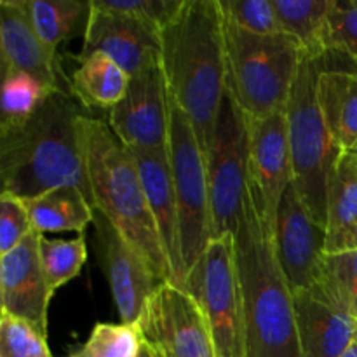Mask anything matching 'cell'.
<instances>
[{
	"label": "cell",
	"instance_id": "cell-1",
	"mask_svg": "<svg viewBox=\"0 0 357 357\" xmlns=\"http://www.w3.org/2000/svg\"><path fill=\"white\" fill-rule=\"evenodd\" d=\"M84 115L72 94L54 91L28 121L0 131L2 192L30 201L75 187L94 208L80 136Z\"/></svg>",
	"mask_w": 357,
	"mask_h": 357
},
{
	"label": "cell",
	"instance_id": "cell-2",
	"mask_svg": "<svg viewBox=\"0 0 357 357\" xmlns=\"http://www.w3.org/2000/svg\"><path fill=\"white\" fill-rule=\"evenodd\" d=\"M160 68L171 101L190 119L206 157L225 96V37L218 0H185L160 31Z\"/></svg>",
	"mask_w": 357,
	"mask_h": 357
},
{
	"label": "cell",
	"instance_id": "cell-3",
	"mask_svg": "<svg viewBox=\"0 0 357 357\" xmlns=\"http://www.w3.org/2000/svg\"><path fill=\"white\" fill-rule=\"evenodd\" d=\"M246 357H302L293 293L279 268L265 206L251 180L236 234Z\"/></svg>",
	"mask_w": 357,
	"mask_h": 357
},
{
	"label": "cell",
	"instance_id": "cell-4",
	"mask_svg": "<svg viewBox=\"0 0 357 357\" xmlns=\"http://www.w3.org/2000/svg\"><path fill=\"white\" fill-rule=\"evenodd\" d=\"M80 136L94 209L145 257L160 281L171 282L169 261L150 213L132 152L103 119L84 115L80 119Z\"/></svg>",
	"mask_w": 357,
	"mask_h": 357
},
{
	"label": "cell",
	"instance_id": "cell-5",
	"mask_svg": "<svg viewBox=\"0 0 357 357\" xmlns=\"http://www.w3.org/2000/svg\"><path fill=\"white\" fill-rule=\"evenodd\" d=\"M223 37L225 91L241 110L250 119L284 112L303 58L298 42L286 33H250L225 20Z\"/></svg>",
	"mask_w": 357,
	"mask_h": 357
},
{
	"label": "cell",
	"instance_id": "cell-6",
	"mask_svg": "<svg viewBox=\"0 0 357 357\" xmlns=\"http://www.w3.org/2000/svg\"><path fill=\"white\" fill-rule=\"evenodd\" d=\"M328 56L312 59L303 54L286 105L293 183L310 215L324 229L328 181L331 169L342 153L328 131L317 101V80L321 72L326 68Z\"/></svg>",
	"mask_w": 357,
	"mask_h": 357
},
{
	"label": "cell",
	"instance_id": "cell-7",
	"mask_svg": "<svg viewBox=\"0 0 357 357\" xmlns=\"http://www.w3.org/2000/svg\"><path fill=\"white\" fill-rule=\"evenodd\" d=\"M211 331L218 357H246L243 288L232 234L211 241L185 278Z\"/></svg>",
	"mask_w": 357,
	"mask_h": 357
},
{
	"label": "cell",
	"instance_id": "cell-8",
	"mask_svg": "<svg viewBox=\"0 0 357 357\" xmlns=\"http://www.w3.org/2000/svg\"><path fill=\"white\" fill-rule=\"evenodd\" d=\"M213 241L236 234L250 185V117L225 91L206 153Z\"/></svg>",
	"mask_w": 357,
	"mask_h": 357
},
{
	"label": "cell",
	"instance_id": "cell-9",
	"mask_svg": "<svg viewBox=\"0 0 357 357\" xmlns=\"http://www.w3.org/2000/svg\"><path fill=\"white\" fill-rule=\"evenodd\" d=\"M169 162L180 215L185 278L213 241L211 201L206 157L190 119L169 98Z\"/></svg>",
	"mask_w": 357,
	"mask_h": 357
},
{
	"label": "cell",
	"instance_id": "cell-10",
	"mask_svg": "<svg viewBox=\"0 0 357 357\" xmlns=\"http://www.w3.org/2000/svg\"><path fill=\"white\" fill-rule=\"evenodd\" d=\"M136 326L143 342L166 357H218L197 303L171 282L160 284L150 296Z\"/></svg>",
	"mask_w": 357,
	"mask_h": 357
},
{
	"label": "cell",
	"instance_id": "cell-11",
	"mask_svg": "<svg viewBox=\"0 0 357 357\" xmlns=\"http://www.w3.org/2000/svg\"><path fill=\"white\" fill-rule=\"evenodd\" d=\"M272 241L279 268L293 295L319 284L326 257V229L310 215L293 181L279 202Z\"/></svg>",
	"mask_w": 357,
	"mask_h": 357
},
{
	"label": "cell",
	"instance_id": "cell-12",
	"mask_svg": "<svg viewBox=\"0 0 357 357\" xmlns=\"http://www.w3.org/2000/svg\"><path fill=\"white\" fill-rule=\"evenodd\" d=\"M169 93L160 63L131 77L124 98L108 112V126L128 149L169 152Z\"/></svg>",
	"mask_w": 357,
	"mask_h": 357
},
{
	"label": "cell",
	"instance_id": "cell-13",
	"mask_svg": "<svg viewBox=\"0 0 357 357\" xmlns=\"http://www.w3.org/2000/svg\"><path fill=\"white\" fill-rule=\"evenodd\" d=\"M100 215V213H98ZM96 243L103 271L122 324H138L146 302L164 284L152 265L138 253L114 225L100 215L96 218Z\"/></svg>",
	"mask_w": 357,
	"mask_h": 357
},
{
	"label": "cell",
	"instance_id": "cell-14",
	"mask_svg": "<svg viewBox=\"0 0 357 357\" xmlns=\"http://www.w3.org/2000/svg\"><path fill=\"white\" fill-rule=\"evenodd\" d=\"M108 56L129 77L160 63V31L145 23L101 9L91 0V14L77 59L91 54Z\"/></svg>",
	"mask_w": 357,
	"mask_h": 357
},
{
	"label": "cell",
	"instance_id": "cell-15",
	"mask_svg": "<svg viewBox=\"0 0 357 357\" xmlns=\"http://www.w3.org/2000/svg\"><path fill=\"white\" fill-rule=\"evenodd\" d=\"M40 232L30 236L0 255V302L2 314L26 321L42 337L47 338V310L52 295L38 258Z\"/></svg>",
	"mask_w": 357,
	"mask_h": 357
},
{
	"label": "cell",
	"instance_id": "cell-16",
	"mask_svg": "<svg viewBox=\"0 0 357 357\" xmlns=\"http://www.w3.org/2000/svg\"><path fill=\"white\" fill-rule=\"evenodd\" d=\"M0 59L2 77L24 72L52 91L72 94V80L63 72L58 51L38 37L21 0H0Z\"/></svg>",
	"mask_w": 357,
	"mask_h": 357
},
{
	"label": "cell",
	"instance_id": "cell-17",
	"mask_svg": "<svg viewBox=\"0 0 357 357\" xmlns=\"http://www.w3.org/2000/svg\"><path fill=\"white\" fill-rule=\"evenodd\" d=\"M250 171L272 230L282 194L293 181L286 110L250 119Z\"/></svg>",
	"mask_w": 357,
	"mask_h": 357
},
{
	"label": "cell",
	"instance_id": "cell-18",
	"mask_svg": "<svg viewBox=\"0 0 357 357\" xmlns=\"http://www.w3.org/2000/svg\"><path fill=\"white\" fill-rule=\"evenodd\" d=\"M302 357H340L357 338V321L323 284L293 295Z\"/></svg>",
	"mask_w": 357,
	"mask_h": 357
},
{
	"label": "cell",
	"instance_id": "cell-19",
	"mask_svg": "<svg viewBox=\"0 0 357 357\" xmlns=\"http://www.w3.org/2000/svg\"><path fill=\"white\" fill-rule=\"evenodd\" d=\"M129 150L135 155L150 213L155 220L157 232H159L164 253L169 261L171 274H173L171 284L183 289L185 267L180 244V215H178L169 152H150V150L139 149Z\"/></svg>",
	"mask_w": 357,
	"mask_h": 357
},
{
	"label": "cell",
	"instance_id": "cell-20",
	"mask_svg": "<svg viewBox=\"0 0 357 357\" xmlns=\"http://www.w3.org/2000/svg\"><path fill=\"white\" fill-rule=\"evenodd\" d=\"M357 250V159L342 152L331 169L326 201V255Z\"/></svg>",
	"mask_w": 357,
	"mask_h": 357
},
{
	"label": "cell",
	"instance_id": "cell-21",
	"mask_svg": "<svg viewBox=\"0 0 357 357\" xmlns=\"http://www.w3.org/2000/svg\"><path fill=\"white\" fill-rule=\"evenodd\" d=\"M317 101L324 122L342 152L357 146V72L328 66L317 80Z\"/></svg>",
	"mask_w": 357,
	"mask_h": 357
},
{
	"label": "cell",
	"instance_id": "cell-22",
	"mask_svg": "<svg viewBox=\"0 0 357 357\" xmlns=\"http://www.w3.org/2000/svg\"><path fill=\"white\" fill-rule=\"evenodd\" d=\"M26 202L37 232H79L94 222V208L75 187H58Z\"/></svg>",
	"mask_w": 357,
	"mask_h": 357
},
{
	"label": "cell",
	"instance_id": "cell-23",
	"mask_svg": "<svg viewBox=\"0 0 357 357\" xmlns=\"http://www.w3.org/2000/svg\"><path fill=\"white\" fill-rule=\"evenodd\" d=\"M72 96L87 108L110 112L124 98L131 77L112 58L96 52L80 59L72 75Z\"/></svg>",
	"mask_w": 357,
	"mask_h": 357
},
{
	"label": "cell",
	"instance_id": "cell-24",
	"mask_svg": "<svg viewBox=\"0 0 357 357\" xmlns=\"http://www.w3.org/2000/svg\"><path fill=\"white\" fill-rule=\"evenodd\" d=\"M282 33L295 38L312 59L328 56V17L331 0H272Z\"/></svg>",
	"mask_w": 357,
	"mask_h": 357
},
{
	"label": "cell",
	"instance_id": "cell-25",
	"mask_svg": "<svg viewBox=\"0 0 357 357\" xmlns=\"http://www.w3.org/2000/svg\"><path fill=\"white\" fill-rule=\"evenodd\" d=\"M31 26L51 47L79 33H86L91 0H21Z\"/></svg>",
	"mask_w": 357,
	"mask_h": 357
},
{
	"label": "cell",
	"instance_id": "cell-26",
	"mask_svg": "<svg viewBox=\"0 0 357 357\" xmlns=\"http://www.w3.org/2000/svg\"><path fill=\"white\" fill-rule=\"evenodd\" d=\"M54 91L24 72L2 77V114L0 131L28 121Z\"/></svg>",
	"mask_w": 357,
	"mask_h": 357
},
{
	"label": "cell",
	"instance_id": "cell-27",
	"mask_svg": "<svg viewBox=\"0 0 357 357\" xmlns=\"http://www.w3.org/2000/svg\"><path fill=\"white\" fill-rule=\"evenodd\" d=\"M38 258L45 279L52 293L75 279L87 260V246L84 234L75 239H49L44 234L38 237Z\"/></svg>",
	"mask_w": 357,
	"mask_h": 357
},
{
	"label": "cell",
	"instance_id": "cell-28",
	"mask_svg": "<svg viewBox=\"0 0 357 357\" xmlns=\"http://www.w3.org/2000/svg\"><path fill=\"white\" fill-rule=\"evenodd\" d=\"M319 282L357 321V250L326 255Z\"/></svg>",
	"mask_w": 357,
	"mask_h": 357
},
{
	"label": "cell",
	"instance_id": "cell-29",
	"mask_svg": "<svg viewBox=\"0 0 357 357\" xmlns=\"http://www.w3.org/2000/svg\"><path fill=\"white\" fill-rule=\"evenodd\" d=\"M143 337L136 324L100 323L82 347L89 357H138Z\"/></svg>",
	"mask_w": 357,
	"mask_h": 357
},
{
	"label": "cell",
	"instance_id": "cell-30",
	"mask_svg": "<svg viewBox=\"0 0 357 357\" xmlns=\"http://www.w3.org/2000/svg\"><path fill=\"white\" fill-rule=\"evenodd\" d=\"M223 20L257 35L282 33L272 0H218Z\"/></svg>",
	"mask_w": 357,
	"mask_h": 357
},
{
	"label": "cell",
	"instance_id": "cell-31",
	"mask_svg": "<svg viewBox=\"0 0 357 357\" xmlns=\"http://www.w3.org/2000/svg\"><path fill=\"white\" fill-rule=\"evenodd\" d=\"M0 357H52L47 338L17 317L0 316Z\"/></svg>",
	"mask_w": 357,
	"mask_h": 357
},
{
	"label": "cell",
	"instance_id": "cell-32",
	"mask_svg": "<svg viewBox=\"0 0 357 357\" xmlns=\"http://www.w3.org/2000/svg\"><path fill=\"white\" fill-rule=\"evenodd\" d=\"M328 52L345 56L357 66V0H331Z\"/></svg>",
	"mask_w": 357,
	"mask_h": 357
},
{
	"label": "cell",
	"instance_id": "cell-33",
	"mask_svg": "<svg viewBox=\"0 0 357 357\" xmlns=\"http://www.w3.org/2000/svg\"><path fill=\"white\" fill-rule=\"evenodd\" d=\"M93 2L101 9L124 14L162 31L183 7L185 0H93Z\"/></svg>",
	"mask_w": 357,
	"mask_h": 357
},
{
	"label": "cell",
	"instance_id": "cell-34",
	"mask_svg": "<svg viewBox=\"0 0 357 357\" xmlns=\"http://www.w3.org/2000/svg\"><path fill=\"white\" fill-rule=\"evenodd\" d=\"M33 230L26 202L2 192L0 195V255L20 246Z\"/></svg>",
	"mask_w": 357,
	"mask_h": 357
},
{
	"label": "cell",
	"instance_id": "cell-35",
	"mask_svg": "<svg viewBox=\"0 0 357 357\" xmlns=\"http://www.w3.org/2000/svg\"><path fill=\"white\" fill-rule=\"evenodd\" d=\"M340 357H357V338L354 342H352L351 345H349L347 351H345Z\"/></svg>",
	"mask_w": 357,
	"mask_h": 357
},
{
	"label": "cell",
	"instance_id": "cell-36",
	"mask_svg": "<svg viewBox=\"0 0 357 357\" xmlns=\"http://www.w3.org/2000/svg\"><path fill=\"white\" fill-rule=\"evenodd\" d=\"M138 357H153L152 351H150L149 345H146L145 342H143V349H142V352H139V356H138Z\"/></svg>",
	"mask_w": 357,
	"mask_h": 357
},
{
	"label": "cell",
	"instance_id": "cell-37",
	"mask_svg": "<svg viewBox=\"0 0 357 357\" xmlns=\"http://www.w3.org/2000/svg\"><path fill=\"white\" fill-rule=\"evenodd\" d=\"M72 357H89V356H87V354H86V352H84V351H82V349H80V351H79V352H77V354H73Z\"/></svg>",
	"mask_w": 357,
	"mask_h": 357
},
{
	"label": "cell",
	"instance_id": "cell-38",
	"mask_svg": "<svg viewBox=\"0 0 357 357\" xmlns=\"http://www.w3.org/2000/svg\"><path fill=\"white\" fill-rule=\"evenodd\" d=\"M149 349H150V347H149ZM150 351H152V349H150ZM152 354H153V357H166V356L159 354V352H155V351H152Z\"/></svg>",
	"mask_w": 357,
	"mask_h": 357
},
{
	"label": "cell",
	"instance_id": "cell-39",
	"mask_svg": "<svg viewBox=\"0 0 357 357\" xmlns=\"http://www.w3.org/2000/svg\"><path fill=\"white\" fill-rule=\"evenodd\" d=\"M352 152H354V153H356V159H357V146H356V149H354V150H352Z\"/></svg>",
	"mask_w": 357,
	"mask_h": 357
},
{
	"label": "cell",
	"instance_id": "cell-40",
	"mask_svg": "<svg viewBox=\"0 0 357 357\" xmlns=\"http://www.w3.org/2000/svg\"><path fill=\"white\" fill-rule=\"evenodd\" d=\"M70 357H72V356H70Z\"/></svg>",
	"mask_w": 357,
	"mask_h": 357
}]
</instances>
